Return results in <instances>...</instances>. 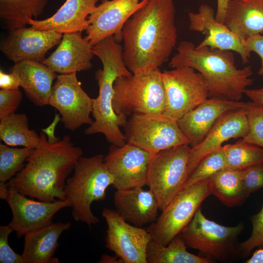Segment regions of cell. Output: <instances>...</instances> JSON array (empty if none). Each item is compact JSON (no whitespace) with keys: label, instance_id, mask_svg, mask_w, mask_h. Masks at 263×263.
Segmentation results:
<instances>
[{"label":"cell","instance_id":"cell-40","mask_svg":"<svg viewBox=\"0 0 263 263\" xmlns=\"http://www.w3.org/2000/svg\"><path fill=\"white\" fill-rule=\"evenodd\" d=\"M20 86L18 76L14 73L9 74L0 71V88L4 90H14L19 89Z\"/></svg>","mask_w":263,"mask_h":263},{"label":"cell","instance_id":"cell-30","mask_svg":"<svg viewBox=\"0 0 263 263\" xmlns=\"http://www.w3.org/2000/svg\"><path fill=\"white\" fill-rule=\"evenodd\" d=\"M0 139L12 147L35 149L40 142V134L29 127L25 113H14L0 120Z\"/></svg>","mask_w":263,"mask_h":263},{"label":"cell","instance_id":"cell-12","mask_svg":"<svg viewBox=\"0 0 263 263\" xmlns=\"http://www.w3.org/2000/svg\"><path fill=\"white\" fill-rule=\"evenodd\" d=\"M0 198L7 202L12 211V219L8 225L19 238L51 224L58 211L72 206L69 199L52 202L30 199L0 182Z\"/></svg>","mask_w":263,"mask_h":263},{"label":"cell","instance_id":"cell-37","mask_svg":"<svg viewBox=\"0 0 263 263\" xmlns=\"http://www.w3.org/2000/svg\"><path fill=\"white\" fill-rule=\"evenodd\" d=\"M13 231L8 225L0 226V263H23L21 255L15 252L8 243V237Z\"/></svg>","mask_w":263,"mask_h":263},{"label":"cell","instance_id":"cell-42","mask_svg":"<svg viewBox=\"0 0 263 263\" xmlns=\"http://www.w3.org/2000/svg\"><path fill=\"white\" fill-rule=\"evenodd\" d=\"M244 94L246 95L252 101L263 105V85L259 88L246 89Z\"/></svg>","mask_w":263,"mask_h":263},{"label":"cell","instance_id":"cell-13","mask_svg":"<svg viewBox=\"0 0 263 263\" xmlns=\"http://www.w3.org/2000/svg\"><path fill=\"white\" fill-rule=\"evenodd\" d=\"M93 98L81 87L76 72L57 75L48 105L57 110L66 129L75 132L82 125H91Z\"/></svg>","mask_w":263,"mask_h":263},{"label":"cell","instance_id":"cell-10","mask_svg":"<svg viewBox=\"0 0 263 263\" xmlns=\"http://www.w3.org/2000/svg\"><path fill=\"white\" fill-rule=\"evenodd\" d=\"M124 127L127 142L153 155L162 150L189 145L177 121L163 114L133 113Z\"/></svg>","mask_w":263,"mask_h":263},{"label":"cell","instance_id":"cell-25","mask_svg":"<svg viewBox=\"0 0 263 263\" xmlns=\"http://www.w3.org/2000/svg\"><path fill=\"white\" fill-rule=\"evenodd\" d=\"M224 23L244 41L253 35H263V0H229Z\"/></svg>","mask_w":263,"mask_h":263},{"label":"cell","instance_id":"cell-43","mask_svg":"<svg viewBox=\"0 0 263 263\" xmlns=\"http://www.w3.org/2000/svg\"><path fill=\"white\" fill-rule=\"evenodd\" d=\"M229 0H217V6L216 12V19L224 23L225 15L227 3Z\"/></svg>","mask_w":263,"mask_h":263},{"label":"cell","instance_id":"cell-5","mask_svg":"<svg viewBox=\"0 0 263 263\" xmlns=\"http://www.w3.org/2000/svg\"><path fill=\"white\" fill-rule=\"evenodd\" d=\"M104 157L100 154L80 157L75 165L73 175L68 178L64 188L66 198L72 204L73 219L89 227L99 222L92 212V204L105 199L106 189L113 182Z\"/></svg>","mask_w":263,"mask_h":263},{"label":"cell","instance_id":"cell-36","mask_svg":"<svg viewBox=\"0 0 263 263\" xmlns=\"http://www.w3.org/2000/svg\"><path fill=\"white\" fill-rule=\"evenodd\" d=\"M241 172L242 185L248 195L263 188V162L247 167Z\"/></svg>","mask_w":263,"mask_h":263},{"label":"cell","instance_id":"cell-2","mask_svg":"<svg viewBox=\"0 0 263 263\" xmlns=\"http://www.w3.org/2000/svg\"><path fill=\"white\" fill-rule=\"evenodd\" d=\"M39 134V145L27 158L24 168L6 185L39 201L64 200L67 179L78 159L82 156V150L72 142L68 135L51 143L42 131Z\"/></svg>","mask_w":263,"mask_h":263},{"label":"cell","instance_id":"cell-18","mask_svg":"<svg viewBox=\"0 0 263 263\" xmlns=\"http://www.w3.org/2000/svg\"><path fill=\"white\" fill-rule=\"evenodd\" d=\"M215 15L214 9L206 4L201 5L197 12L188 13L189 30L205 36L198 46L235 52L240 56L243 64L247 63L250 53L246 48L244 41L224 23L218 21Z\"/></svg>","mask_w":263,"mask_h":263},{"label":"cell","instance_id":"cell-26","mask_svg":"<svg viewBox=\"0 0 263 263\" xmlns=\"http://www.w3.org/2000/svg\"><path fill=\"white\" fill-rule=\"evenodd\" d=\"M71 226L69 222H57L30 232L24 236L21 254L23 263H58L53 257L62 233Z\"/></svg>","mask_w":263,"mask_h":263},{"label":"cell","instance_id":"cell-15","mask_svg":"<svg viewBox=\"0 0 263 263\" xmlns=\"http://www.w3.org/2000/svg\"><path fill=\"white\" fill-rule=\"evenodd\" d=\"M153 156L128 142L120 147L112 144L104 162L113 178V188L120 190L147 185L148 169Z\"/></svg>","mask_w":263,"mask_h":263},{"label":"cell","instance_id":"cell-34","mask_svg":"<svg viewBox=\"0 0 263 263\" xmlns=\"http://www.w3.org/2000/svg\"><path fill=\"white\" fill-rule=\"evenodd\" d=\"M248 132L242 140L263 149V105L252 101L244 103Z\"/></svg>","mask_w":263,"mask_h":263},{"label":"cell","instance_id":"cell-9","mask_svg":"<svg viewBox=\"0 0 263 263\" xmlns=\"http://www.w3.org/2000/svg\"><path fill=\"white\" fill-rule=\"evenodd\" d=\"M190 149L188 144L181 145L162 150L152 158L147 185L161 211L183 188L188 179Z\"/></svg>","mask_w":263,"mask_h":263},{"label":"cell","instance_id":"cell-28","mask_svg":"<svg viewBox=\"0 0 263 263\" xmlns=\"http://www.w3.org/2000/svg\"><path fill=\"white\" fill-rule=\"evenodd\" d=\"M49 0H0V18L9 31L26 27L27 19H37Z\"/></svg>","mask_w":263,"mask_h":263},{"label":"cell","instance_id":"cell-3","mask_svg":"<svg viewBox=\"0 0 263 263\" xmlns=\"http://www.w3.org/2000/svg\"><path fill=\"white\" fill-rule=\"evenodd\" d=\"M172 68L186 66L200 73L205 79L209 97L223 96L240 101L253 79L252 67L237 68L232 51L195 46L189 41L178 44L177 53L171 58Z\"/></svg>","mask_w":263,"mask_h":263},{"label":"cell","instance_id":"cell-1","mask_svg":"<svg viewBox=\"0 0 263 263\" xmlns=\"http://www.w3.org/2000/svg\"><path fill=\"white\" fill-rule=\"evenodd\" d=\"M173 0H149L122 30L123 57L132 74L159 68L167 62L177 38Z\"/></svg>","mask_w":263,"mask_h":263},{"label":"cell","instance_id":"cell-14","mask_svg":"<svg viewBox=\"0 0 263 263\" xmlns=\"http://www.w3.org/2000/svg\"><path fill=\"white\" fill-rule=\"evenodd\" d=\"M107 225L106 246L123 263H147V249L151 239L147 229L131 225L116 210L102 211Z\"/></svg>","mask_w":263,"mask_h":263},{"label":"cell","instance_id":"cell-20","mask_svg":"<svg viewBox=\"0 0 263 263\" xmlns=\"http://www.w3.org/2000/svg\"><path fill=\"white\" fill-rule=\"evenodd\" d=\"M244 102L227 98L207 99L177 121L191 148L200 143L218 119L226 112L243 108Z\"/></svg>","mask_w":263,"mask_h":263},{"label":"cell","instance_id":"cell-19","mask_svg":"<svg viewBox=\"0 0 263 263\" xmlns=\"http://www.w3.org/2000/svg\"><path fill=\"white\" fill-rule=\"evenodd\" d=\"M248 132V124L244 107L223 114L203 141L191 148L188 165V176L203 158L220 149L225 142L232 138L242 139Z\"/></svg>","mask_w":263,"mask_h":263},{"label":"cell","instance_id":"cell-8","mask_svg":"<svg viewBox=\"0 0 263 263\" xmlns=\"http://www.w3.org/2000/svg\"><path fill=\"white\" fill-rule=\"evenodd\" d=\"M210 195L211 178L184 187L147 228L151 239L167 245L189 224Z\"/></svg>","mask_w":263,"mask_h":263},{"label":"cell","instance_id":"cell-46","mask_svg":"<svg viewBox=\"0 0 263 263\" xmlns=\"http://www.w3.org/2000/svg\"></svg>","mask_w":263,"mask_h":263},{"label":"cell","instance_id":"cell-22","mask_svg":"<svg viewBox=\"0 0 263 263\" xmlns=\"http://www.w3.org/2000/svg\"><path fill=\"white\" fill-rule=\"evenodd\" d=\"M113 200L119 214L135 226L151 224L158 216V202L150 189L135 187L116 190Z\"/></svg>","mask_w":263,"mask_h":263},{"label":"cell","instance_id":"cell-24","mask_svg":"<svg viewBox=\"0 0 263 263\" xmlns=\"http://www.w3.org/2000/svg\"><path fill=\"white\" fill-rule=\"evenodd\" d=\"M11 72L19 77L29 99L35 105H48L53 81L57 75L42 62L23 60L14 63Z\"/></svg>","mask_w":263,"mask_h":263},{"label":"cell","instance_id":"cell-35","mask_svg":"<svg viewBox=\"0 0 263 263\" xmlns=\"http://www.w3.org/2000/svg\"><path fill=\"white\" fill-rule=\"evenodd\" d=\"M252 229L250 237L240 243L242 258L248 256L253 249L263 248V204L260 211L250 217Z\"/></svg>","mask_w":263,"mask_h":263},{"label":"cell","instance_id":"cell-33","mask_svg":"<svg viewBox=\"0 0 263 263\" xmlns=\"http://www.w3.org/2000/svg\"><path fill=\"white\" fill-rule=\"evenodd\" d=\"M225 169H226V163L222 146L200 161L188 176L184 187L210 178L217 172Z\"/></svg>","mask_w":263,"mask_h":263},{"label":"cell","instance_id":"cell-32","mask_svg":"<svg viewBox=\"0 0 263 263\" xmlns=\"http://www.w3.org/2000/svg\"><path fill=\"white\" fill-rule=\"evenodd\" d=\"M35 149L0 144V182L6 183L24 167Z\"/></svg>","mask_w":263,"mask_h":263},{"label":"cell","instance_id":"cell-23","mask_svg":"<svg viewBox=\"0 0 263 263\" xmlns=\"http://www.w3.org/2000/svg\"><path fill=\"white\" fill-rule=\"evenodd\" d=\"M98 0H66L51 17L43 20L27 19L35 29L50 30L61 34L86 30L88 18Z\"/></svg>","mask_w":263,"mask_h":263},{"label":"cell","instance_id":"cell-38","mask_svg":"<svg viewBox=\"0 0 263 263\" xmlns=\"http://www.w3.org/2000/svg\"><path fill=\"white\" fill-rule=\"evenodd\" d=\"M22 94L19 90L0 91V120L15 113L20 105Z\"/></svg>","mask_w":263,"mask_h":263},{"label":"cell","instance_id":"cell-6","mask_svg":"<svg viewBox=\"0 0 263 263\" xmlns=\"http://www.w3.org/2000/svg\"><path fill=\"white\" fill-rule=\"evenodd\" d=\"M113 106L116 114L127 118L133 113L163 114L166 94L159 68L139 71L118 77L113 85Z\"/></svg>","mask_w":263,"mask_h":263},{"label":"cell","instance_id":"cell-7","mask_svg":"<svg viewBox=\"0 0 263 263\" xmlns=\"http://www.w3.org/2000/svg\"><path fill=\"white\" fill-rule=\"evenodd\" d=\"M244 228L242 223L226 226L209 220L200 208L179 235L187 247L198 250L201 256L213 262H230L242 258L239 236Z\"/></svg>","mask_w":263,"mask_h":263},{"label":"cell","instance_id":"cell-44","mask_svg":"<svg viewBox=\"0 0 263 263\" xmlns=\"http://www.w3.org/2000/svg\"><path fill=\"white\" fill-rule=\"evenodd\" d=\"M245 263H263V248H258L253 253L252 256L247 260Z\"/></svg>","mask_w":263,"mask_h":263},{"label":"cell","instance_id":"cell-27","mask_svg":"<svg viewBox=\"0 0 263 263\" xmlns=\"http://www.w3.org/2000/svg\"><path fill=\"white\" fill-rule=\"evenodd\" d=\"M187 246L179 235L167 245H164L151 239L147 249V263H210L209 259L197 256L187 250Z\"/></svg>","mask_w":263,"mask_h":263},{"label":"cell","instance_id":"cell-17","mask_svg":"<svg viewBox=\"0 0 263 263\" xmlns=\"http://www.w3.org/2000/svg\"><path fill=\"white\" fill-rule=\"evenodd\" d=\"M62 37V34L54 31L21 27L9 31L0 49L14 63L23 60L42 62L48 51L59 44Z\"/></svg>","mask_w":263,"mask_h":263},{"label":"cell","instance_id":"cell-45","mask_svg":"<svg viewBox=\"0 0 263 263\" xmlns=\"http://www.w3.org/2000/svg\"><path fill=\"white\" fill-rule=\"evenodd\" d=\"M98 263H123L117 256L113 257L107 254H103Z\"/></svg>","mask_w":263,"mask_h":263},{"label":"cell","instance_id":"cell-31","mask_svg":"<svg viewBox=\"0 0 263 263\" xmlns=\"http://www.w3.org/2000/svg\"><path fill=\"white\" fill-rule=\"evenodd\" d=\"M226 169L241 170L263 162V149L242 139L233 144L223 146Z\"/></svg>","mask_w":263,"mask_h":263},{"label":"cell","instance_id":"cell-4","mask_svg":"<svg viewBox=\"0 0 263 263\" xmlns=\"http://www.w3.org/2000/svg\"><path fill=\"white\" fill-rule=\"evenodd\" d=\"M93 50L103 67L95 72L99 93L96 98H93L92 113L94 120L84 133L87 135L103 134L109 143L120 147L127 142L120 127L124 126L127 118L117 115L113 110V85L118 77L129 76L132 73L125 64L120 44L112 40L105 41L97 44Z\"/></svg>","mask_w":263,"mask_h":263},{"label":"cell","instance_id":"cell-29","mask_svg":"<svg viewBox=\"0 0 263 263\" xmlns=\"http://www.w3.org/2000/svg\"><path fill=\"white\" fill-rule=\"evenodd\" d=\"M211 194L227 207L241 205L249 196L242 183L241 170L224 169L211 177Z\"/></svg>","mask_w":263,"mask_h":263},{"label":"cell","instance_id":"cell-11","mask_svg":"<svg viewBox=\"0 0 263 263\" xmlns=\"http://www.w3.org/2000/svg\"><path fill=\"white\" fill-rule=\"evenodd\" d=\"M162 78L166 94L163 115L177 121L209 97L205 78L191 67L165 70Z\"/></svg>","mask_w":263,"mask_h":263},{"label":"cell","instance_id":"cell-16","mask_svg":"<svg viewBox=\"0 0 263 263\" xmlns=\"http://www.w3.org/2000/svg\"><path fill=\"white\" fill-rule=\"evenodd\" d=\"M148 0L103 1L89 16L85 38L92 46L111 36L119 43L122 40V30L126 22Z\"/></svg>","mask_w":263,"mask_h":263},{"label":"cell","instance_id":"cell-21","mask_svg":"<svg viewBox=\"0 0 263 263\" xmlns=\"http://www.w3.org/2000/svg\"><path fill=\"white\" fill-rule=\"evenodd\" d=\"M81 32L63 34L56 49L42 63L56 73L66 74L91 69L93 46Z\"/></svg>","mask_w":263,"mask_h":263},{"label":"cell","instance_id":"cell-41","mask_svg":"<svg viewBox=\"0 0 263 263\" xmlns=\"http://www.w3.org/2000/svg\"><path fill=\"white\" fill-rule=\"evenodd\" d=\"M60 121H61V117L59 114L56 113L54 120L50 125L46 128L41 130V131L46 134L47 140L49 143H56L60 139L55 135L56 127Z\"/></svg>","mask_w":263,"mask_h":263},{"label":"cell","instance_id":"cell-39","mask_svg":"<svg viewBox=\"0 0 263 263\" xmlns=\"http://www.w3.org/2000/svg\"><path fill=\"white\" fill-rule=\"evenodd\" d=\"M244 43L249 53L254 52L260 57L261 64L258 74L263 76V35H253L246 39Z\"/></svg>","mask_w":263,"mask_h":263}]
</instances>
